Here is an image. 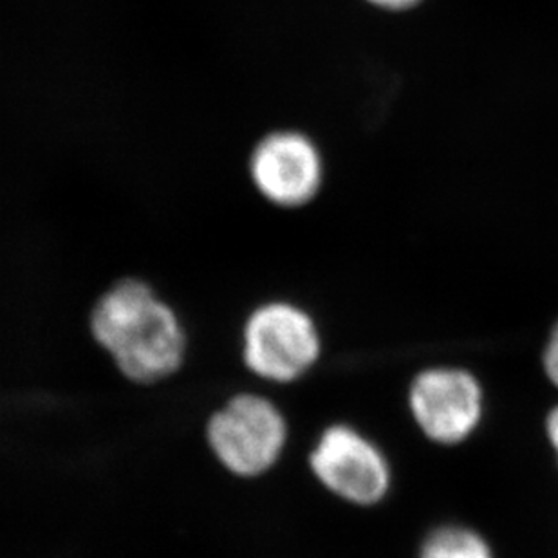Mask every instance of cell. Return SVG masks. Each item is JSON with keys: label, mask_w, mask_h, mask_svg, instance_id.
I'll return each mask as SVG.
<instances>
[{"label": "cell", "mask_w": 558, "mask_h": 558, "mask_svg": "<svg viewBox=\"0 0 558 558\" xmlns=\"http://www.w3.org/2000/svg\"><path fill=\"white\" fill-rule=\"evenodd\" d=\"M422 558H494L490 546L469 527L445 526L428 535Z\"/></svg>", "instance_id": "obj_7"}, {"label": "cell", "mask_w": 558, "mask_h": 558, "mask_svg": "<svg viewBox=\"0 0 558 558\" xmlns=\"http://www.w3.org/2000/svg\"><path fill=\"white\" fill-rule=\"evenodd\" d=\"M250 174L264 199L295 208L306 205L320 189V154L299 132H275L253 150Z\"/></svg>", "instance_id": "obj_6"}, {"label": "cell", "mask_w": 558, "mask_h": 558, "mask_svg": "<svg viewBox=\"0 0 558 558\" xmlns=\"http://www.w3.org/2000/svg\"><path fill=\"white\" fill-rule=\"evenodd\" d=\"M320 349L315 320L291 302H264L244 322V365L269 384L301 379L320 359Z\"/></svg>", "instance_id": "obj_3"}, {"label": "cell", "mask_w": 558, "mask_h": 558, "mask_svg": "<svg viewBox=\"0 0 558 558\" xmlns=\"http://www.w3.org/2000/svg\"><path fill=\"white\" fill-rule=\"evenodd\" d=\"M288 422L279 407L257 392H241L206 423V442L230 474L255 480L268 474L288 445Z\"/></svg>", "instance_id": "obj_2"}, {"label": "cell", "mask_w": 558, "mask_h": 558, "mask_svg": "<svg viewBox=\"0 0 558 558\" xmlns=\"http://www.w3.org/2000/svg\"><path fill=\"white\" fill-rule=\"evenodd\" d=\"M310 464L327 490L353 505H376L389 492L390 469L384 453L348 425L324 430Z\"/></svg>", "instance_id": "obj_4"}, {"label": "cell", "mask_w": 558, "mask_h": 558, "mask_svg": "<svg viewBox=\"0 0 558 558\" xmlns=\"http://www.w3.org/2000/svg\"><path fill=\"white\" fill-rule=\"evenodd\" d=\"M411 411L423 433L439 445H458L483 416V390L461 369H428L411 387Z\"/></svg>", "instance_id": "obj_5"}, {"label": "cell", "mask_w": 558, "mask_h": 558, "mask_svg": "<svg viewBox=\"0 0 558 558\" xmlns=\"http://www.w3.org/2000/svg\"><path fill=\"white\" fill-rule=\"evenodd\" d=\"M544 369H546L548 378L551 379V384L558 387V324L549 337L546 351H544Z\"/></svg>", "instance_id": "obj_8"}, {"label": "cell", "mask_w": 558, "mask_h": 558, "mask_svg": "<svg viewBox=\"0 0 558 558\" xmlns=\"http://www.w3.org/2000/svg\"><path fill=\"white\" fill-rule=\"evenodd\" d=\"M548 437L558 456V407H555L554 411L549 412Z\"/></svg>", "instance_id": "obj_10"}, {"label": "cell", "mask_w": 558, "mask_h": 558, "mask_svg": "<svg viewBox=\"0 0 558 558\" xmlns=\"http://www.w3.org/2000/svg\"><path fill=\"white\" fill-rule=\"evenodd\" d=\"M89 327L95 342L132 384H159L185 364V326L145 280L111 286L90 311Z\"/></svg>", "instance_id": "obj_1"}, {"label": "cell", "mask_w": 558, "mask_h": 558, "mask_svg": "<svg viewBox=\"0 0 558 558\" xmlns=\"http://www.w3.org/2000/svg\"><path fill=\"white\" fill-rule=\"evenodd\" d=\"M373 4L385 8V10H407L416 5L420 0H371Z\"/></svg>", "instance_id": "obj_9"}]
</instances>
